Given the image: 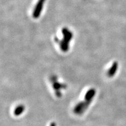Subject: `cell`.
<instances>
[{"mask_svg": "<svg viewBox=\"0 0 126 126\" xmlns=\"http://www.w3.org/2000/svg\"><path fill=\"white\" fill-rule=\"evenodd\" d=\"M90 103L87 102H80L74 109V112L76 114H81L85 111Z\"/></svg>", "mask_w": 126, "mask_h": 126, "instance_id": "6da1fadb", "label": "cell"}, {"mask_svg": "<svg viewBox=\"0 0 126 126\" xmlns=\"http://www.w3.org/2000/svg\"><path fill=\"white\" fill-rule=\"evenodd\" d=\"M45 1V0H39L38 2L36 4L35 8H34L33 14V16L34 18H38L39 15H40L41 11H42V9L43 8Z\"/></svg>", "mask_w": 126, "mask_h": 126, "instance_id": "7a4b0ae2", "label": "cell"}, {"mask_svg": "<svg viewBox=\"0 0 126 126\" xmlns=\"http://www.w3.org/2000/svg\"><path fill=\"white\" fill-rule=\"evenodd\" d=\"M95 94L96 90L94 88H91L89 90H88L86 92L85 95V102H87L89 103H91V102H92V99L94 97Z\"/></svg>", "mask_w": 126, "mask_h": 126, "instance_id": "3957f363", "label": "cell"}, {"mask_svg": "<svg viewBox=\"0 0 126 126\" xmlns=\"http://www.w3.org/2000/svg\"><path fill=\"white\" fill-rule=\"evenodd\" d=\"M117 67H118L117 63L114 62L112 66L110 67V68L108 71V76L109 77H111L114 76L115 73L116 72V71H117Z\"/></svg>", "mask_w": 126, "mask_h": 126, "instance_id": "277c9868", "label": "cell"}, {"mask_svg": "<svg viewBox=\"0 0 126 126\" xmlns=\"http://www.w3.org/2000/svg\"><path fill=\"white\" fill-rule=\"evenodd\" d=\"M25 110V107L24 105H20L19 106H16V108L15 109L14 111V114H15L16 116H18L21 115L23 113V111Z\"/></svg>", "mask_w": 126, "mask_h": 126, "instance_id": "5b68a950", "label": "cell"}, {"mask_svg": "<svg viewBox=\"0 0 126 126\" xmlns=\"http://www.w3.org/2000/svg\"><path fill=\"white\" fill-rule=\"evenodd\" d=\"M53 88L56 92H59L60 90L61 89H64V88H66V85L64 84H61V83L58 82L56 81H55V82L53 83Z\"/></svg>", "mask_w": 126, "mask_h": 126, "instance_id": "8992f818", "label": "cell"}, {"mask_svg": "<svg viewBox=\"0 0 126 126\" xmlns=\"http://www.w3.org/2000/svg\"><path fill=\"white\" fill-rule=\"evenodd\" d=\"M50 126H56V123H55L53 122V123H50Z\"/></svg>", "mask_w": 126, "mask_h": 126, "instance_id": "52a82bcc", "label": "cell"}]
</instances>
